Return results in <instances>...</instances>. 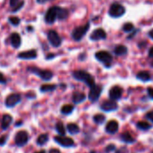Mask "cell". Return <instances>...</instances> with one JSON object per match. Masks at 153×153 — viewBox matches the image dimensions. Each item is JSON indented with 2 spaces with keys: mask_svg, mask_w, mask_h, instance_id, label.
<instances>
[{
  "mask_svg": "<svg viewBox=\"0 0 153 153\" xmlns=\"http://www.w3.org/2000/svg\"><path fill=\"white\" fill-rule=\"evenodd\" d=\"M72 76H73V78L76 80L84 82L89 88H91L94 85H96L94 76L92 75H90L88 72L85 71V70H75L72 73Z\"/></svg>",
  "mask_w": 153,
  "mask_h": 153,
  "instance_id": "cell-1",
  "label": "cell"
},
{
  "mask_svg": "<svg viewBox=\"0 0 153 153\" xmlns=\"http://www.w3.org/2000/svg\"><path fill=\"white\" fill-rule=\"evenodd\" d=\"M90 28V23H87L85 25H81V26H78L76 27L72 33H71V37L74 41L76 42H79L83 39V37L86 35V33H88V31Z\"/></svg>",
  "mask_w": 153,
  "mask_h": 153,
  "instance_id": "cell-2",
  "label": "cell"
},
{
  "mask_svg": "<svg viewBox=\"0 0 153 153\" xmlns=\"http://www.w3.org/2000/svg\"><path fill=\"white\" fill-rule=\"evenodd\" d=\"M27 70L33 74H35L36 76H38L40 79H42L44 81H49L52 79L53 76V73L50 70H46V69H41L35 67H31L28 68Z\"/></svg>",
  "mask_w": 153,
  "mask_h": 153,
  "instance_id": "cell-3",
  "label": "cell"
},
{
  "mask_svg": "<svg viewBox=\"0 0 153 153\" xmlns=\"http://www.w3.org/2000/svg\"><path fill=\"white\" fill-rule=\"evenodd\" d=\"M95 57H96V59L99 62L103 63L105 65V67H106V68H110L111 67V64L113 62V57H112V55L108 51H97L95 54Z\"/></svg>",
  "mask_w": 153,
  "mask_h": 153,
  "instance_id": "cell-4",
  "label": "cell"
},
{
  "mask_svg": "<svg viewBox=\"0 0 153 153\" xmlns=\"http://www.w3.org/2000/svg\"><path fill=\"white\" fill-rule=\"evenodd\" d=\"M125 12H126V10L123 6H122L119 3H114L111 5L108 14L113 18H118V17L123 16L125 14Z\"/></svg>",
  "mask_w": 153,
  "mask_h": 153,
  "instance_id": "cell-5",
  "label": "cell"
},
{
  "mask_svg": "<svg viewBox=\"0 0 153 153\" xmlns=\"http://www.w3.org/2000/svg\"><path fill=\"white\" fill-rule=\"evenodd\" d=\"M58 9L59 7H51L48 9V11L45 14L44 20L48 25H52L55 23V21L58 19Z\"/></svg>",
  "mask_w": 153,
  "mask_h": 153,
  "instance_id": "cell-6",
  "label": "cell"
},
{
  "mask_svg": "<svg viewBox=\"0 0 153 153\" xmlns=\"http://www.w3.org/2000/svg\"><path fill=\"white\" fill-rule=\"evenodd\" d=\"M47 38H48V41L50 42V44L52 46V47H59L61 45V42H62V40L60 38V36L59 35V33L54 31V30H51L48 32V34H47Z\"/></svg>",
  "mask_w": 153,
  "mask_h": 153,
  "instance_id": "cell-7",
  "label": "cell"
},
{
  "mask_svg": "<svg viewBox=\"0 0 153 153\" xmlns=\"http://www.w3.org/2000/svg\"><path fill=\"white\" fill-rule=\"evenodd\" d=\"M29 140V134L26 131H20L15 136V143L18 147H23L27 144Z\"/></svg>",
  "mask_w": 153,
  "mask_h": 153,
  "instance_id": "cell-8",
  "label": "cell"
},
{
  "mask_svg": "<svg viewBox=\"0 0 153 153\" xmlns=\"http://www.w3.org/2000/svg\"><path fill=\"white\" fill-rule=\"evenodd\" d=\"M103 91V88L100 85H94L93 87L90 88L89 93H88V99L91 102H97Z\"/></svg>",
  "mask_w": 153,
  "mask_h": 153,
  "instance_id": "cell-9",
  "label": "cell"
},
{
  "mask_svg": "<svg viewBox=\"0 0 153 153\" xmlns=\"http://www.w3.org/2000/svg\"><path fill=\"white\" fill-rule=\"evenodd\" d=\"M21 99H22V97L19 94H15V93L10 94L6 98V101H5L6 106L8 108H12V107L16 106L17 104H19L21 102Z\"/></svg>",
  "mask_w": 153,
  "mask_h": 153,
  "instance_id": "cell-10",
  "label": "cell"
},
{
  "mask_svg": "<svg viewBox=\"0 0 153 153\" xmlns=\"http://www.w3.org/2000/svg\"><path fill=\"white\" fill-rule=\"evenodd\" d=\"M54 140H55L58 144H59L60 146L65 147V148L73 147V146L75 145L74 140H73L71 138H69V137H66L65 135H64V136H61V135L56 136V137H54Z\"/></svg>",
  "mask_w": 153,
  "mask_h": 153,
  "instance_id": "cell-11",
  "label": "cell"
},
{
  "mask_svg": "<svg viewBox=\"0 0 153 153\" xmlns=\"http://www.w3.org/2000/svg\"><path fill=\"white\" fill-rule=\"evenodd\" d=\"M100 108L105 112H113L118 109V105L114 100H106L101 105Z\"/></svg>",
  "mask_w": 153,
  "mask_h": 153,
  "instance_id": "cell-12",
  "label": "cell"
},
{
  "mask_svg": "<svg viewBox=\"0 0 153 153\" xmlns=\"http://www.w3.org/2000/svg\"><path fill=\"white\" fill-rule=\"evenodd\" d=\"M106 38V33L103 28H97L95 31L92 32L90 34V40L91 41H100V40H105Z\"/></svg>",
  "mask_w": 153,
  "mask_h": 153,
  "instance_id": "cell-13",
  "label": "cell"
},
{
  "mask_svg": "<svg viewBox=\"0 0 153 153\" xmlns=\"http://www.w3.org/2000/svg\"><path fill=\"white\" fill-rule=\"evenodd\" d=\"M123 88L121 87H119V86L113 87L110 89V91H109V97H110V99L111 100H114V101L119 100L122 97V96H123Z\"/></svg>",
  "mask_w": 153,
  "mask_h": 153,
  "instance_id": "cell-14",
  "label": "cell"
},
{
  "mask_svg": "<svg viewBox=\"0 0 153 153\" xmlns=\"http://www.w3.org/2000/svg\"><path fill=\"white\" fill-rule=\"evenodd\" d=\"M118 129H119V123L115 120H112V121L108 122L105 126V131L109 134L116 133Z\"/></svg>",
  "mask_w": 153,
  "mask_h": 153,
  "instance_id": "cell-15",
  "label": "cell"
},
{
  "mask_svg": "<svg viewBox=\"0 0 153 153\" xmlns=\"http://www.w3.org/2000/svg\"><path fill=\"white\" fill-rule=\"evenodd\" d=\"M37 57V51L35 50H30L23 51L18 54V58L21 59H34Z\"/></svg>",
  "mask_w": 153,
  "mask_h": 153,
  "instance_id": "cell-16",
  "label": "cell"
},
{
  "mask_svg": "<svg viewBox=\"0 0 153 153\" xmlns=\"http://www.w3.org/2000/svg\"><path fill=\"white\" fill-rule=\"evenodd\" d=\"M10 42H11V44L14 48L18 49L22 43V39H21L20 34L18 33H13L10 35Z\"/></svg>",
  "mask_w": 153,
  "mask_h": 153,
  "instance_id": "cell-17",
  "label": "cell"
},
{
  "mask_svg": "<svg viewBox=\"0 0 153 153\" xmlns=\"http://www.w3.org/2000/svg\"><path fill=\"white\" fill-rule=\"evenodd\" d=\"M87 99V96L81 92H74L72 96V101L74 104H80Z\"/></svg>",
  "mask_w": 153,
  "mask_h": 153,
  "instance_id": "cell-18",
  "label": "cell"
},
{
  "mask_svg": "<svg viewBox=\"0 0 153 153\" xmlns=\"http://www.w3.org/2000/svg\"><path fill=\"white\" fill-rule=\"evenodd\" d=\"M13 122V117L10 115V114H4L3 117H2V120H1V128L2 130H7L10 124L12 123Z\"/></svg>",
  "mask_w": 153,
  "mask_h": 153,
  "instance_id": "cell-19",
  "label": "cell"
},
{
  "mask_svg": "<svg viewBox=\"0 0 153 153\" xmlns=\"http://www.w3.org/2000/svg\"><path fill=\"white\" fill-rule=\"evenodd\" d=\"M136 78L137 79L142 82H148V81H150L151 79V75L149 71H140L136 75Z\"/></svg>",
  "mask_w": 153,
  "mask_h": 153,
  "instance_id": "cell-20",
  "label": "cell"
},
{
  "mask_svg": "<svg viewBox=\"0 0 153 153\" xmlns=\"http://www.w3.org/2000/svg\"><path fill=\"white\" fill-rule=\"evenodd\" d=\"M114 54L117 55V56H123V55L127 54L128 49H127V47L124 46V45H117V46L114 48Z\"/></svg>",
  "mask_w": 153,
  "mask_h": 153,
  "instance_id": "cell-21",
  "label": "cell"
},
{
  "mask_svg": "<svg viewBox=\"0 0 153 153\" xmlns=\"http://www.w3.org/2000/svg\"><path fill=\"white\" fill-rule=\"evenodd\" d=\"M67 130L70 134H76L80 131V129L78 124L76 123H68L67 125Z\"/></svg>",
  "mask_w": 153,
  "mask_h": 153,
  "instance_id": "cell-22",
  "label": "cell"
},
{
  "mask_svg": "<svg viewBox=\"0 0 153 153\" xmlns=\"http://www.w3.org/2000/svg\"><path fill=\"white\" fill-rule=\"evenodd\" d=\"M68 16V11L66 8H62V7H59V9H58V19L62 21V20L67 19Z\"/></svg>",
  "mask_w": 153,
  "mask_h": 153,
  "instance_id": "cell-23",
  "label": "cell"
},
{
  "mask_svg": "<svg viewBox=\"0 0 153 153\" xmlns=\"http://www.w3.org/2000/svg\"><path fill=\"white\" fill-rule=\"evenodd\" d=\"M121 140L125 143H133V142H135V139L132 138V136L129 132H123L121 135Z\"/></svg>",
  "mask_w": 153,
  "mask_h": 153,
  "instance_id": "cell-24",
  "label": "cell"
},
{
  "mask_svg": "<svg viewBox=\"0 0 153 153\" xmlns=\"http://www.w3.org/2000/svg\"><path fill=\"white\" fill-rule=\"evenodd\" d=\"M48 140H49V135H48L47 133H42V134H41V135L37 138L36 143H37L39 146H42V145H44V144L47 143Z\"/></svg>",
  "mask_w": 153,
  "mask_h": 153,
  "instance_id": "cell-25",
  "label": "cell"
},
{
  "mask_svg": "<svg viewBox=\"0 0 153 153\" xmlns=\"http://www.w3.org/2000/svg\"><path fill=\"white\" fill-rule=\"evenodd\" d=\"M57 88L56 85H51V84H47V85H42L40 88V91L42 93H46V92H51L54 91Z\"/></svg>",
  "mask_w": 153,
  "mask_h": 153,
  "instance_id": "cell-26",
  "label": "cell"
},
{
  "mask_svg": "<svg viewBox=\"0 0 153 153\" xmlns=\"http://www.w3.org/2000/svg\"><path fill=\"white\" fill-rule=\"evenodd\" d=\"M73 111H74V105H64L60 109L61 114H63L65 115L70 114Z\"/></svg>",
  "mask_w": 153,
  "mask_h": 153,
  "instance_id": "cell-27",
  "label": "cell"
},
{
  "mask_svg": "<svg viewBox=\"0 0 153 153\" xmlns=\"http://www.w3.org/2000/svg\"><path fill=\"white\" fill-rule=\"evenodd\" d=\"M136 126L138 129L142 130V131H147V130H149L151 128V125L147 122H138L136 123Z\"/></svg>",
  "mask_w": 153,
  "mask_h": 153,
  "instance_id": "cell-28",
  "label": "cell"
},
{
  "mask_svg": "<svg viewBox=\"0 0 153 153\" xmlns=\"http://www.w3.org/2000/svg\"><path fill=\"white\" fill-rule=\"evenodd\" d=\"M56 131L59 133V135L64 136L66 133V130H65V126L61 122H58L56 123Z\"/></svg>",
  "mask_w": 153,
  "mask_h": 153,
  "instance_id": "cell-29",
  "label": "cell"
},
{
  "mask_svg": "<svg viewBox=\"0 0 153 153\" xmlns=\"http://www.w3.org/2000/svg\"><path fill=\"white\" fill-rule=\"evenodd\" d=\"M93 120H94V122H95L96 123H97V124H102V123H104L105 121V116L104 114H96V115L93 117Z\"/></svg>",
  "mask_w": 153,
  "mask_h": 153,
  "instance_id": "cell-30",
  "label": "cell"
},
{
  "mask_svg": "<svg viewBox=\"0 0 153 153\" xmlns=\"http://www.w3.org/2000/svg\"><path fill=\"white\" fill-rule=\"evenodd\" d=\"M134 30V25L131 23H126L123 25V31L125 33H131Z\"/></svg>",
  "mask_w": 153,
  "mask_h": 153,
  "instance_id": "cell-31",
  "label": "cell"
},
{
  "mask_svg": "<svg viewBox=\"0 0 153 153\" xmlns=\"http://www.w3.org/2000/svg\"><path fill=\"white\" fill-rule=\"evenodd\" d=\"M8 21H9V23H10L12 25H14V26L19 25H20V22H21L20 18L17 17V16H10V17L8 18Z\"/></svg>",
  "mask_w": 153,
  "mask_h": 153,
  "instance_id": "cell-32",
  "label": "cell"
},
{
  "mask_svg": "<svg viewBox=\"0 0 153 153\" xmlns=\"http://www.w3.org/2000/svg\"><path fill=\"white\" fill-rule=\"evenodd\" d=\"M25 6V1L23 0V1H18L13 7H14V9L12 10V12L13 13H16V12H17V11H19L21 8H23V7Z\"/></svg>",
  "mask_w": 153,
  "mask_h": 153,
  "instance_id": "cell-33",
  "label": "cell"
},
{
  "mask_svg": "<svg viewBox=\"0 0 153 153\" xmlns=\"http://www.w3.org/2000/svg\"><path fill=\"white\" fill-rule=\"evenodd\" d=\"M114 150H115V145H114V144H110V145L106 146V148H105L106 153H109V152L114 151Z\"/></svg>",
  "mask_w": 153,
  "mask_h": 153,
  "instance_id": "cell-34",
  "label": "cell"
},
{
  "mask_svg": "<svg viewBox=\"0 0 153 153\" xmlns=\"http://www.w3.org/2000/svg\"><path fill=\"white\" fill-rule=\"evenodd\" d=\"M7 138H8V136H7V135H3V136L0 137V146H3V145H5V144H6Z\"/></svg>",
  "mask_w": 153,
  "mask_h": 153,
  "instance_id": "cell-35",
  "label": "cell"
},
{
  "mask_svg": "<svg viewBox=\"0 0 153 153\" xmlns=\"http://www.w3.org/2000/svg\"><path fill=\"white\" fill-rule=\"evenodd\" d=\"M0 83H1V84H6L7 83V78L2 72H0Z\"/></svg>",
  "mask_w": 153,
  "mask_h": 153,
  "instance_id": "cell-36",
  "label": "cell"
},
{
  "mask_svg": "<svg viewBox=\"0 0 153 153\" xmlns=\"http://www.w3.org/2000/svg\"><path fill=\"white\" fill-rule=\"evenodd\" d=\"M147 94L149 96V97L153 100V88H148L147 89Z\"/></svg>",
  "mask_w": 153,
  "mask_h": 153,
  "instance_id": "cell-37",
  "label": "cell"
},
{
  "mask_svg": "<svg viewBox=\"0 0 153 153\" xmlns=\"http://www.w3.org/2000/svg\"><path fill=\"white\" fill-rule=\"evenodd\" d=\"M146 118L149 121H151L153 123V111L152 112H149L146 114Z\"/></svg>",
  "mask_w": 153,
  "mask_h": 153,
  "instance_id": "cell-38",
  "label": "cell"
},
{
  "mask_svg": "<svg viewBox=\"0 0 153 153\" xmlns=\"http://www.w3.org/2000/svg\"><path fill=\"white\" fill-rule=\"evenodd\" d=\"M138 32H139V30H135V31L133 30V31H132V33H131V34H130V35L127 37V39H128V40H131V39H132V38H133V37L136 35V33H137Z\"/></svg>",
  "mask_w": 153,
  "mask_h": 153,
  "instance_id": "cell-39",
  "label": "cell"
},
{
  "mask_svg": "<svg viewBox=\"0 0 153 153\" xmlns=\"http://www.w3.org/2000/svg\"><path fill=\"white\" fill-rule=\"evenodd\" d=\"M49 153H61V152H60V150H59L58 149L53 148V149H50Z\"/></svg>",
  "mask_w": 153,
  "mask_h": 153,
  "instance_id": "cell-40",
  "label": "cell"
},
{
  "mask_svg": "<svg viewBox=\"0 0 153 153\" xmlns=\"http://www.w3.org/2000/svg\"><path fill=\"white\" fill-rule=\"evenodd\" d=\"M126 152H127L126 148H122V149H120L119 150H117L115 153H126Z\"/></svg>",
  "mask_w": 153,
  "mask_h": 153,
  "instance_id": "cell-41",
  "label": "cell"
},
{
  "mask_svg": "<svg viewBox=\"0 0 153 153\" xmlns=\"http://www.w3.org/2000/svg\"><path fill=\"white\" fill-rule=\"evenodd\" d=\"M36 1H37L38 4H45V3L51 1V0H36Z\"/></svg>",
  "mask_w": 153,
  "mask_h": 153,
  "instance_id": "cell-42",
  "label": "cell"
},
{
  "mask_svg": "<svg viewBox=\"0 0 153 153\" xmlns=\"http://www.w3.org/2000/svg\"><path fill=\"white\" fill-rule=\"evenodd\" d=\"M149 58H153V47H151L149 50Z\"/></svg>",
  "mask_w": 153,
  "mask_h": 153,
  "instance_id": "cell-43",
  "label": "cell"
},
{
  "mask_svg": "<svg viewBox=\"0 0 153 153\" xmlns=\"http://www.w3.org/2000/svg\"><path fill=\"white\" fill-rule=\"evenodd\" d=\"M18 1H19V0H10V6L11 7H14Z\"/></svg>",
  "mask_w": 153,
  "mask_h": 153,
  "instance_id": "cell-44",
  "label": "cell"
},
{
  "mask_svg": "<svg viewBox=\"0 0 153 153\" xmlns=\"http://www.w3.org/2000/svg\"><path fill=\"white\" fill-rule=\"evenodd\" d=\"M148 35H149V37L150 39L153 40V29H151V30L148 33Z\"/></svg>",
  "mask_w": 153,
  "mask_h": 153,
  "instance_id": "cell-45",
  "label": "cell"
},
{
  "mask_svg": "<svg viewBox=\"0 0 153 153\" xmlns=\"http://www.w3.org/2000/svg\"><path fill=\"white\" fill-rule=\"evenodd\" d=\"M54 57H55L54 54H49V55L46 56V59H52V58H54Z\"/></svg>",
  "mask_w": 153,
  "mask_h": 153,
  "instance_id": "cell-46",
  "label": "cell"
},
{
  "mask_svg": "<svg viewBox=\"0 0 153 153\" xmlns=\"http://www.w3.org/2000/svg\"><path fill=\"white\" fill-rule=\"evenodd\" d=\"M34 153H46V151H45V150H40V151L34 152Z\"/></svg>",
  "mask_w": 153,
  "mask_h": 153,
  "instance_id": "cell-47",
  "label": "cell"
},
{
  "mask_svg": "<svg viewBox=\"0 0 153 153\" xmlns=\"http://www.w3.org/2000/svg\"><path fill=\"white\" fill-rule=\"evenodd\" d=\"M22 123H23L22 122H18V123H16V126H18V125H20V124H22Z\"/></svg>",
  "mask_w": 153,
  "mask_h": 153,
  "instance_id": "cell-48",
  "label": "cell"
}]
</instances>
